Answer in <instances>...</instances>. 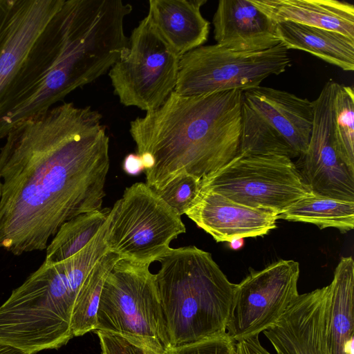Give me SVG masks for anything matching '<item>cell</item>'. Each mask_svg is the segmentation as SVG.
Masks as SVG:
<instances>
[{"label": "cell", "instance_id": "1", "mask_svg": "<svg viewBox=\"0 0 354 354\" xmlns=\"http://www.w3.org/2000/svg\"><path fill=\"white\" fill-rule=\"evenodd\" d=\"M91 106L64 102L17 124L0 151V248L46 249L68 220L102 209L109 137Z\"/></svg>", "mask_w": 354, "mask_h": 354}, {"label": "cell", "instance_id": "2", "mask_svg": "<svg viewBox=\"0 0 354 354\" xmlns=\"http://www.w3.org/2000/svg\"><path fill=\"white\" fill-rule=\"evenodd\" d=\"M122 0H64L0 99V140L108 72L128 46Z\"/></svg>", "mask_w": 354, "mask_h": 354}, {"label": "cell", "instance_id": "3", "mask_svg": "<svg viewBox=\"0 0 354 354\" xmlns=\"http://www.w3.org/2000/svg\"><path fill=\"white\" fill-rule=\"evenodd\" d=\"M243 101L238 89L198 95L174 91L159 108L131 120L137 153L154 159L146 184L158 191L183 174L202 180L231 161L239 151Z\"/></svg>", "mask_w": 354, "mask_h": 354}, {"label": "cell", "instance_id": "4", "mask_svg": "<svg viewBox=\"0 0 354 354\" xmlns=\"http://www.w3.org/2000/svg\"><path fill=\"white\" fill-rule=\"evenodd\" d=\"M106 222L80 251L59 262L43 263L0 306V344L27 354L56 349L73 337L71 318L81 288L109 250Z\"/></svg>", "mask_w": 354, "mask_h": 354}, {"label": "cell", "instance_id": "5", "mask_svg": "<svg viewBox=\"0 0 354 354\" xmlns=\"http://www.w3.org/2000/svg\"><path fill=\"white\" fill-rule=\"evenodd\" d=\"M158 261L155 275L169 348L226 332L236 284L212 254L196 246L170 248Z\"/></svg>", "mask_w": 354, "mask_h": 354}, {"label": "cell", "instance_id": "6", "mask_svg": "<svg viewBox=\"0 0 354 354\" xmlns=\"http://www.w3.org/2000/svg\"><path fill=\"white\" fill-rule=\"evenodd\" d=\"M95 330L118 334L164 354L169 348L165 320L149 265L118 260L100 295Z\"/></svg>", "mask_w": 354, "mask_h": 354}, {"label": "cell", "instance_id": "7", "mask_svg": "<svg viewBox=\"0 0 354 354\" xmlns=\"http://www.w3.org/2000/svg\"><path fill=\"white\" fill-rule=\"evenodd\" d=\"M185 232L181 216L146 183H136L111 209L104 241L120 259L150 266Z\"/></svg>", "mask_w": 354, "mask_h": 354}, {"label": "cell", "instance_id": "8", "mask_svg": "<svg viewBox=\"0 0 354 354\" xmlns=\"http://www.w3.org/2000/svg\"><path fill=\"white\" fill-rule=\"evenodd\" d=\"M290 65L288 49L281 43L255 52L203 45L180 58L174 91L183 95L244 91L260 86L270 75L283 73Z\"/></svg>", "mask_w": 354, "mask_h": 354}, {"label": "cell", "instance_id": "9", "mask_svg": "<svg viewBox=\"0 0 354 354\" xmlns=\"http://www.w3.org/2000/svg\"><path fill=\"white\" fill-rule=\"evenodd\" d=\"M179 60L146 16L109 71L115 95L125 106L146 112L157 109L174 91Z\"/></svg>", "mask_w": 354, "mask_h": 354}, {"label": "cell", "instance_id": "10", "mask_svg": "<svg viewBox=\"0 0 354 354\" xmlns=\"http://www.w3.org/2000/svg\"><path fill=\"white\" fill-rule=\"evenodd\" d=\"M201 187L278 216L312 193L292 159L281 156L237 154L202 179Z\"/></svg>", "mask_w": 354, "mask_h": 354}, {"label": "cell", "instance_id": "11", "mask_svg": "<svg viewBox=\"0 0 354 354\" xmlns=\"http://www.w3.org/2000/svg\"><path fill=\"white\" fill-rule=\"evenodd\" d=\"M299 264L279 260L251 271L236 285L226 333L237 342L270 328L299 295Z\"/></svg>", "mask_w": 354, "mask_h": 354}, {"label": "cell", "instance_id": "12", "mask_svg": "<svg viewBox=\"0 0 354 354\" xmlns=\"http://www.w3.org/2000/svg\"><path fill=\"white\" fill-rule=\"evenodd\" d=\"M337 83L326 82L313 101L314 117L308 147L298 169L314 194L354 202V171L341 159L333 137V102Z\"/></svg>", "mask_w": 354, "mask_h": 354}, {"label": "cell", "instance_id": "13", "mask_svg": "<svg viewBox=\"0 0 354 354\" xmlns=\"http://www.w3.org/2000/svg\"><path fill=\"white\" fill-rule=\"evenodd\" d=\"M64 0H0V99Z\"/></svg>", "mask_w": 354, "mask_h": 354}, {"label": "cell", "instance_id": "14", "mask_svg": "<svg viewBox=\"0 0 354 354\" xmlns=\"http://www.w3.org/2000/svg\"><path fill=\"white\" fill-rule=\"evenodd\" d=\"M328 286L299 295L263 332L277 354H330L327 342Z\"/></svg>", "mask_w": 354, "mask_h": 354}, {"label": "cell", "instance_id": "15", "mask_svg": "<svg viewBox=\"0 0 354 354\" xmlns=\"http://www.w3.org/2000/svg\"><path fill=\"white\" fill-rule=\"evenodd\" d=\"M185 214L216 242L266 235L277 227L278 215L236 203L201 187Z\"/></svg>", "mask_w": 354, "mask_h": 354}, {"label": "cell", "instance_id": "16", "mask_svg": "<svg viewBox=\"0 0 354 354\" xmlns=\"http://www.w3.org/2000/svg\"><path fill=\"white\" fill-rule=\"evenodd\" d=\"M216 44L242 52L261 51L280 44L277 24L251 0H221L212 19Z\"/></svg>", "mask_w": 354, "mask_h": 354}, {"label": "cell", "instance_id": "17", "mask_svg": "<svg viewBox=\"0 0 354 354\" xmlns=\"http://www.w3.org/2000/svg\"><path fill=\"white\" fill-rule=\"evenodd\" d=\"M243 93L244 101L285 138L299 158L306 153L313 124V102L261 86Z\"/></svg>", "mask_w": 354, "mask_h": 354}, {"label": "cell", "instance_id": "18", "mask_svg": "<svg viewBox=\"0 0 354 354\" xmlns=\"http://www.w3.org/2000/svg\"><path fill=\"white\" fill-rule=\"evenodd\" d=\"M206 3V0L149 1L147 16L180 58L207 40L209 22L201 11Z\"/></svg>", "mask_w": 354, "mask_h": 354}, {"label": "cell", "instance_id": "19", "mask_svg": "<svg viewBox=\"0 0 354 354\" xmlns=\"http://www.w3.org/2000/svg\"><path fill=\"white\" fill-rule=\"evenodd\" d=\"M275 23L290 21L354 39V6L337 0H251Z\"/></svg>", "mask_w": 354, "mask_h": 354}, {"label": "cell", "instance_id": "20", "mask_svg": "<svg viewBox=\"0 0 354 354\" xmlns=\"http://www.w3.org/2000/svg\"><path fill=\"white\" fill-rule=\"evenodd\" d=\"M327 342L330 354H354V261L341 259L328 286Z\"/></svg>", "mask_w": 354, "mask_h": 354}, {"label": "cell", "instance_id": "21", "mask_svg": "<svg viewBox=\"0 0 354 354\" xmlns=\"http://www.w3.org/2000/svg\"><path fill=\"white\" fill-rule=\"evenodd\" d=\"M277 36L287 49L308 52L344 71L354 70V39L339 32L283 21L277 23Z\"/></svg>", "mask_w": 354, "mask_h": 354}, {"label": "cell", "instance_id": "22", "mask_svg": "<svg viewBox=\"0 0 354 354\" xmlns=\"http://www.w3.org/2000/svg\"><path fill=\"white\" fill-rule=\"evenodd\" d=\"M278 218L314 224L322 230L346 232L354 227V202L310 193L293 203Z\"/></svg>", "mask_w": 354, "mask_h": 354}, {"label": "cell", "instance_id": "23", "mask_svg": "<svg viewBox=\"0 0 354 354\" xmlns=\"http://www.w3.org/2000/svg\"><path fill=\"white\" fill-rule=\"evenodd\" d=\"M110 212L109 208H102L65 222L48 245L44 262H59L82 250L104 225Z\"/></svg>", "mask_w": 354, "mask_h": 354}, {"label": "cell", "instance_id": "24", "mask_svg": "<svg viewBox=\"0 0 354 354\" xmlns=\"http://www.w3.org/2000/svg\"><path fill=\"white\" fill-rule=\"evenodd\" d=\"M238 154L299 158L285 138L243 100Z\"/></svg>", "mask_w": 354, "mask_h": 354}, {"label": "cell", "instance_id": "25", "mask_svg": "<svg viewBox=\"0 0 354 354\" xmlns=\"http://www.w3.org/2000/svg\"><path fill=\"white\" fill-rule=\"evenodd\" d=\"M120 259L117 254L108 252L86 279L73 311L71 326L73 337L82 336L95 330L97 312L104 281Z\"/></svg>", "mask_w": 354, "mask_h": 354}, {"label": "cell", "instance_id": "26", "mask_svg": "<svg viewBox=\"0 0 354 354\" xmlns=\"http://www.w3.org/2000/svg\"><path fill=\"white\" fill-rule=\"evenodd\" d=\"M333 137L343 162L354 171V92L337 83L333 102Z\"/></svg>", "mask_w": 354, "mask_h": 354}, {"label": "cell", "instance_id": "27", "mask_svg": "<svg viewBox=\"0 0 354 354\" xmlns=\"http://www.w3.org/2000/svg\"><path fill=\"white\" fill-rule=\"evenodd\" d=\"M201 188V179L183 174L170 181L160 190L156 191L180 216L192 207Z\"/></svg>", "mask_w": 354, "mask_h": 354}, {"label": "cell", "instance_id": "28", "mask_svg": "<svg viewBox=\"0 0 354 354\" xmlns=\"http://www.w3.org/2000/svg\"><path fill=\"white\" fill-rule=\"evenodd\" d=\"M164 354H235V342L225 332L191 344L169 348Z\"/></svg>", "mask_w": 354, "mask_h": 354}, {"label": "cell", "instance_id": "29", "mask_svg": "<svg viewBox=\"0 0 354 354\" xmlns=\"http://www.w3.org/2000/svg\"><path fill=\"white\" fill-rule=\"evenodd\" d=\"M95 331L99 337L102 354H161L122 335Z\"/></svg>", "mask_w": 354, "mask_h": 354}, {"label": "cell", "instance_id": "30", "mask_svg": "<svg viewBox=\"0 0 354 354\" xmlns=\"http://www.w3.org/2000/svg\"><path fill=\"white\" fill-rule=\"evenodd\" d=\"M122 167L127 174L132 176L138 175L145 170L141 157L138 153L128 154L124 159Z\"/></svg>", "mask_w": 354, "mask_h": 354}, {"label": "cell", "instance_id": "31", "mask_svg": "<svg viewBox=\"0 0 354 354\" xmlns=\"http://www.w3.org/2000/svg\"><path fill=\"white\" fill-rule=\"evenodd\" d=\"M0 354H27L17 348L0 344Z\"/></svg>", "mask_w": 354, "mask_h": 354}, {"label": "cell", "instance_id": "32", "mask_svg": "<svg viewBox=\"0 0 354 354\" xmlns=\"http://www.w3.org/2000/svg\"><path fill=\"white\" fill-rule=\"evenodd\" d=\"M243 239H235L230 241V246L233 250H238L243 245Z\"/></svg>", "mask_w": 354, "mask_h": 354}, {"label": "cell", "instance_id": "33", "mask_svg": "<svg viewBox=\"0 0 354 354\" xmlns=\"http://www.w3.org/2000/svg\"><path fill=\"white\" fill-rule=\"evenodd\" d=\"M0 197H1V181H0Z\"/></svg>", "mask_w": 354, "mask_h": 354}]
</instances>
